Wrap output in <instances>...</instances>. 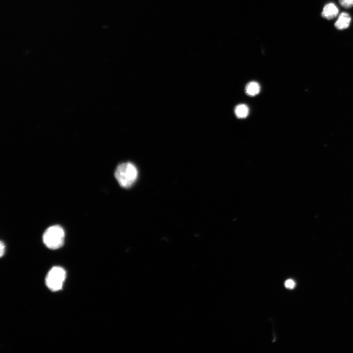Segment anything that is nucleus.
Listing matches in <instances>:
<instances>
[{
  "label": "nucleus",
  "instance_id": "1",
  "mask_svg": "<svg viewBox=\"0 0 353 353\" xmlns=\"http://www.w3.org/2000/svg\"><path fill=\"white\" fill-rule=\"evenodd\" d=\"M114 176L121 187L129 188L133 184L137 178V169L131 162H124L117 167Z\"/></svg>",
  "mask_w": 353,
  "mask_h": 353
},
{
  "label": "nucleus",
  "instance_id": "2",
  "mask_svg": "<svg viewBox=\"0 0 353 353\" xmlns=\"http://www.w3.org/2000/svg\"><path fill=\"white\" fill-rule=\"evenodd\" d=\"M65 232L59 225H54L48 228L43 235V241L47 247L56 250L61 247L64 242Z\"/></svg>",
  "mask_w": 353,
  "mask_h": 353
},
{
  "label": "nucleus",
  "instance_id": "3",
  "mask_svg": "<svg viewBox=\"0 0 353 353\" xmlns=\"http://www.w3.org/2000/svg\"><path fill=\"white\" fill-rule=\"evenodd\" d=\"M66 277L65 270L59 266L52 267L46 277L47 286L52 291L61 290Z\"/></svg>",
  "mask_w": 353,
  "mask_h": 353
},
{
  "label": "nucleus",
  "instance_id": "4",
  "mask_svg": "<svg viewBox=\"0 0 353 353\" xmlns=\"http://www.w3.org/2000/svg\"><path fill=\"white\" fill-rule=\"evenodd\" d=\"M338 13L339 10L336 5L330 2L324 6L321 16L325 19L330 20L336 17Z\"/></svg>",
  "mask_w": 353,
  "mask_h": 353
},
{
  "label": "nucleus",
  "instance_id": "5",
  "mask_svg": "<svg viewBox=\"0 0 353 353\" xmlns=\"http://www.w3.org/2000/svg\"><path fill=\"white\" fill-rule=\"evenodd\" d=\"M351 22V18L350 15L343 12L339 15L334 24V26L338 30H344L349 26Z\"/></svg>",
  "mask_w": 353,
  "mask_h": 353
},
{
  "label": "nucleus",
  "instance_id": "6",
  "mask_svg": "<svg viewBox=\"0 0 353 353\" xmlns=\"http://www.w3.org/2000/svg\"><path fill=\"white\" fill-rule=\"evenodd\" d=\"M246 93L251 96H254L259 93L260 86L258 83L252 81L247 84L245 88Z\"/></svg>",
  "mask_w": 353,
  "mask_h": 353
},
{
  "label": "nucleus",
  "instance_id": "7",
  "mask_svg": "<svg viewBox=\"0 0 353 353\" xmlns=\"http://www.w3.org/2000/svg\"><path fill=\"white\" fill-rule=\"evenodd\" d=\"M235 113L238 118H244L246 117L249 114V108L248 106L244 104H238L235 107Z\"/></svg>",
  "mask_w": 353,
  "mask_h": 353
},
{
  "label": "nucleus",
  "instance_id": "8",
  "mask_svg": "<svg viewBox=\"0 0 353 353\" xmlns=\"http://www.w3.org/2000/svg\"><path fill=\"white\" fill-rule=\"evenodd\" d=\"M338 2L345 8H350L353 6V0H338Z\"/></svg>",
  "mask_w": 353,
  "mask_h": 353
},
{
  "label": "nucleus",
  "instance_id": "9",
  "mask_svg": "<svg viewBox=\"0 0 353 353\" xmlns=\"http://www.w3.org/2000/svg\"><path fill=\"white\" fill-rule=\"evenodd\" d=\"M284 285L286 288L289 289H292L295 286V282L293 279H288L285 281Z\"/></svg>",
  "mask_w": 353,
  "mask_h": 353
},
{
  "label": "nucleus",
  "instance_id": "10",
  "mask_svg": "<svg viewBox=\"0 0 353 353\" xmlns=\"http://www.w3.org/2000/svg\"><path fill=\"white\" fill-rule=\"evenodd\" d=\"M5 244L2 241H0V255L1 257L4 254L5 252Z\"/></svg>",
  "mask_w": 353,
  "mask_h": 353
}]
</instances>
